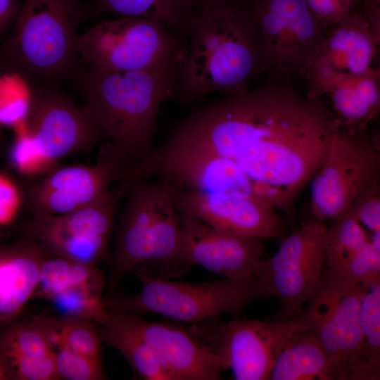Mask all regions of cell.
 <instances>
[{
	"mask_svg": "<svg viewBox=\"0 0 380 380\" xmlns=\"http://www.w3.org/2000/svg\"><path fill=\"white\" fill-rule=\"evenodd\" d=\"M103 286L80 284L68 286L51 296L50 301L63 315L105 324L110 316L102 297Z\"/></svg>",
	"mask_w": 380,
	"mask_h": 380,
	"instance_id": "cell-30",
	"label": "cell"
},
{
	"mask_svg": "<svg viewBox=\"0 0 380 380\" xmlns=\"http://www.w3.org/2000/svg\"><path fill=\"white\" fill-rule=\"evenodd\" d=\"M102 272L96 265L81 263L57 257L44 258L33 298L47 300L68 286L90 284L104 286Z\"/></svg>",
	"mask_w": 380,
	"mask_h": 380,
	"instance_id": "cell-27",
	"label": "cell"
},
{
	"mask_svg": "<svg viewBox=\"0 0 380 380\" xmlns=\"http://www.w3.org/2000/svg\"><path fill=\"white\" fill-rule=\"evenodd\" d=\"M363 352L369 380L380 379V285L365 289L360 307Z\"/></svg>",
	"mask_w": 380,
	"mask_h": 380,
	"instance_id": "cell-31",
	"label": "cell"
},
{
	"mask_svg": "<svg viewBox=\"0 0 380 380\" xmlns=\"http://www.w3.org/2000/svg\"><path fill=\"white\" fill-rule=\"evenodd\" d=\"M270 380H338L335 366L314 336L295 333L286 343L273 367Z\"/></svg>",
	"mask_w": 380,
	"mask_h": 380,
	"instance_id": "cell-22",
	"label": "cell"
},
{
	"mask_svg": "<svg viewBox=\"0 0 380 380\" xmlns=\"http://www.w3.org/2000/svg\"><path fill=\"white\" fill-rule=\"evenodd\" d=\"M304 1L317 19L327 30L343 22L361 3V0Z\"/></svg>",
	"mask_w": 380,
	"mask_h": 380,
	"instance_id": "cell-39",
	"label": "cell"
},
{
	"mask_svg": "<svg viewBox=\"0 0 380 380\" xmlns=\"http://www.w3.org/2000/svg\"><path fill=\"white\" fill-rule=\"evenodd\" d=\"M44 259L33 243L0 253V326L13 319L33 298Z\"/></svg>",
	"mask_w": 380,
	"mask_h": 380,
	"instance_id": "cell-21",
	"label": "cell"
},
{
	"mask_svg": "<svg viewBox=\"0 0 380 380\" xmlns=\"http://www.w3.org/2000/svg\"><path fill=\"white\" fill-rule=\"evenodd\" d=\"M8 379L57 380L55 351L43 356L22 357L5 365Z\"/></svg>",
	"mask_w": 380,
	"mask_h": 380,
	"instance_id": "cell-37",
	"label": "cell"
},
{
	"mask_svg": "<svg viewBox=\"0 0 380 380\" xmlns=\"http://www.w3.org/2000/svg\"><path fill=\"white\" fill-rule=\"evenodd\" d=\"M17 134V139L11 152L14 166L23 173L37 175L53 167L55 162L39 149L27 129Z\"/></svg>",
	"mask_w": 380,
	"mask_h": 380,
	"instance_id": "cell-36",
	"label": "cell"
},
{
	"mask_svg": "<svg viewBox=\"0 0 380 380\" xmlns=\"http://www.w3.org/2000/svg\"><path fill=\"white\" fill-rule=\"evenodd\" d=\"M20 6L19 0H0V36L15 20Z\"/></svg>",
	"mask_w": 380,
	"mask_h": 380,
	"instance_id": "cell-41",
	"label": "cell"
},
{
	"mask_svg": "<svg viewBox=\"0 0 380 380\" xmlns=\"http://www.w3.org/2000/svg\"><path fill=\"white\" fill-rule=\"evenodd\" d=\"M30 232L52 254L72 261L96 265L108 253L110 237L70 233L46 217H35Z\"/></svg>",
	"mask_w": 380,
	"mask_h": 380,
	"instance_id": "cell-23",
	"label": "cell"
},
{
	"mask_svg": "<svg viewBox=\"0 0 380 380\" xmlns=\"http://www.w3.org/2000/svg\"><path fill=\"white\" fill-rule=\"evenodd\" d=\"M61 379L102 380L107 379L101 357L84 355L65 348L54 349Z\"/></svg>",
	"mask_w": 380,
	"mask_h": 380,
	"instance_id": "cell-34",
	"label": "cell"
},
{
	"mask_svg": "<svg viewBox=\"0 0 380 380\" xmlns=\"http://www.w3.org/2000/svg\"><path fill=\"white\" fill-rule=\"evenodd\" d=\"M94 13L82 0H24L1 52L10 72L50 82L71 74L77 28Z\"/></svg>",
	"mask_w": 380,
	"mask_h": 380,
	"instance_id": "cell-4",
	"label": "cell"
},
{
	"mask_svg": "<svg viewBox=\"0 0 380 380\" xmlns=\"http://www.w3.org/2000/svg\"><path fill=\"white\" fill-rule=\"evenodd\" d=\"M20 196L14 184L0 175V224L9 222L20 205Z\"/></svg>",
	"mask_w": 380,
	"mask_h": 380,
	"instance_id": "cell-40",
	"label": "cell"
},
{
	"mask_svg": "<svg viewBox=\"0 0 380 380\" xmlns=\"http://www.w3.org/2000/svg\"><path fill=\"white\" fill-rule=\"evenodd\" d=\"M331 30L305 71L311 98L327 94L373 68L380 40V9L353 11Z\"/></svg>",
	"mask_w": 380,
	"mask_h": 380,
	"instance_id": "cell-13",
	"label": "cell"
},
{
	"mask_svg": "<svg viewBox=\"0 0 380 380\" xmlns=\"http://www.w3.org/2000/svg\"><path fill=\"white\" fill-rule=\"evenodd\" d=\"M32 92L21 75L9 72L0 76V125L12 126L15 132L25 129Z\"/></svg>",
	"mask_w": 380,
	"mask_h": 380,
	"instance_id": "cell-33",
	"label": "cell"
},
{
	"mask_svg": "<svg viewBox=\"0 0 380 380\" xmlns=\"http://www.w3.org/2000/svg\"><path fill=\"white\" fill-rule=\"evenodd\" d=\"M327 225L309 221L292 229L276 253L261 258L255 275L266 298H276L279 309L270 319H298L317 286L326 265Z\"/></svg>",
	"mask_w": 380,
	"mask_h": 380,
	"instance_id": "cell-9",
	"label": "cell"
},
{
	"mask_svg": "<svg viewBox=\"0 0 380 380\" xmlns=\"http://www.w3.org/2000/svg\"><path fill=\"white\" fill-rule=\"evenodd\" d=\"M336 129L319 98H304L287 82H276L195 111L165 144L230 159L251 181L254 194L295 229L296 201L322 165Z\"/></svg>",
	"mask_w": 380,
	"mask_h": 380,
	"instance_id": "cell-1",
	"label": "cell"
},
{
	"mask_svg": "<svg viewBox=\"0 0 380 380\" xmlns=\"http://www.w3.org/2000/svg\"><path fill=\"white\" fill-rule=\"evenodd\" d=\"M179 58L135 71L89 67L82 77L87 106L108 137V154L126 180L138 177L153 154L159 109L173 96Z\"/></svg>",
	"mask_w": 380,
	"mask_h": 380,
	"instance_id": "cell-2",
	"label": "cell"
},
{
	"mask_svg": "<svg viewBox=\"0 0 380 380\" xmlns=\"http://www.w3.org/2000/svg\"><path fill=\"white\" fill-rule=\"evenodd\" d=\"M210 317L189 331L236 380H270L274 363L289 338L305 331L301 317L286 322L235 318L227 323Z\"/></svg>",
	"mask_w": 380,
	"mask_h": 380,
	"instance_id": "cell-8",
	"label": "cell"
},
{
	"mask_svg": "<svg viewBox=\"0 0 380 380\" xmlns=\"http://www.w3.org/2000/svg\"><path fill=\"white\" fill-rule=\"evenodd\" d=\"M110 321L144 340L172 380H219L220 360L179 326L151 322L141 316L110 312Z\"/></svg>",
	"mask_w": 380,
	"mask_h": 380,
	"instance_id": "cell-18",
	"label": "cell"
},
{
	"mask_svg": "<svg viewBox=\"0 0 380 380\" xmlns=\"http://www.w3.org/2000/svg\"><path fill=\"white\" fill-rule=\"evenodd\" d=\"M266 69L276 76L305 72L327 30L304 0H250Z\"/></svg>",
	"mask_w": 380,
	"mask_h": 380,
	"instance_id": "cell-11",
	"label": "cell"
},
{
	"mask_svg": "<svg viewBox=\"0 0 380 380\" xmlns=\"http://www.w3.org/2000/svg\"><path fill=\"white\" fill-rule=\"evenodd\" d=\"M364 227L346 212L327 226L326 265L340 276L348 262L369 241Z\"/></svg>",
	"mask_w": 380,
	"mask_h": 380,
	"instance_id": "cell-28",
	"label": "cell"
},
{
	"mask_svg": "<svg viewBox=\"0 0 380 380\" xmlns=\"http://www.w3.org/2000/svg\"><path fill=\"white\" fill-rule=\"evenodd\" d=\"M141 175H159L175 187L197 192L257 197L253 183L234 162L208 152L163 146L153 151Z\"/></svg>",
	"mask_w": 380,
	"mask_h": 380,
	"instance_id": "cell-16",
	"label": "cell"
},
{
	"mask_svg": "<svg viewBox=\"0 0 380 380\" xmlns=\"http://www.w3.org/2000/svg\"><path fill=\"white\" fill-rule=\"evenodd\" d=\"M339 277L365 289L380 285V252L369 240L348 262Z\"/></svg>",
	"mask_w": 380,
	"mask_h": 380,
	"instance_id": "cell-35",
	"label": "cell"
},
{
	"mask_svg": "<svg viewBox=\"0 0 380 380\" xmlns=\"http://www.w3.org/2000/svg\"><path fill=\"white\" fill-rule=\"evenodd\" d=\"M361 3L363 4V9L369 11L379 8L380 0H361Z\"/></svg>",
	"mask_w": 380,
	"mask_h": 380,
	"instance_id": "cell-43",
	"label": "cell"
},
{
	"mask_svg": "<svg viewBox=\"0 0 380 380\" xmlns=\"http://www.w3.org/2000/svg\"><path fill=\"white\" fill-rule=\"evenodd\" d=\"M365 289L327 268L300 317L330 356L338 380H369L363 352L360 307Z\"/></svg>",
	"mask_w": 380,
	"mask_h": 380,
	"instance_id": "cell-6",
	"label": "cell"
},
{
	"mask_svg": "<svg viewBox=\"0 0 380 380\" xmlns=\"http://www.w3.org/2000/svg\"><path fill=\"white\" fill-rule=\"evenodd\" d=\"M337 130L360 139L380 109V71L373 67L363 75L338 84L327 94Z\"/></svg>",
	"mask_w": 380,
	"mask_h": 380,
	"instance_id": "cell-20",
	"label": "cell"
},
{
	"mask_svg": "<svg viewBox=\"0 0 380 380\" xmlns=\"http://www.w3.org/2000/svg\"><path fill=\"white\" fill-rule=\"evenodd\" d=\"M32 320L43 331L53 349L65 348L89 356H101L102 341L94 322L67 315H37Z\"/></svg>",
	"mask_w": 380,
	"mask_h": 380,
	"instance_id": "cell-25",
	"label": "cell"
},
{
	"mask_svg": "<svg viewBox=\"0 0 380 380\" xmlns=\"http://www.w3.org/2000/svg\"><path fill=\"white\" fill-rule=\"evenodd\" d=\"M180 215L179 262L184 272L196 265L225 278L255 275L267 239L222 232L192 214Z\"/></svg>",
	"mask_w": 380,
	"mask_h": 380,
	"instance_id": "cell-15",
	"label": "cell"
},
{
	"mask_svg": "<svg viewBox=\"0 0 380 380\" xmlns=\"http://www.w3.org/2000/svg\"><path fill=\"white\" fill-rule=\"evenodd\" d=\"M28 133L53 162L91 149L105 134L89 107L75 104L58 91L33 90L26 121Z\"/></svg>",
	"mask_w": 380,
	"mask_h": 380,
	"instance_id": "cell-14",
	"label": "cell"
},
{
	"mask_svg": "<svg viewBox=\"0 0 380 380\" xmlns=\"http://www.w3.org/2000/svg\"><path fill=\"white\" fill-rule=\"evenodd\" d=\"M174 94L189 103L213 91L229 96L247 91L251 81L266 70L262 45L248 10L236 6L198 8L185 34Z\"/></svg>",
	"mask_w": 380,
	"mask_h": 380,
	"instance_id": "cell-3",
	"label": "cell"
},
{
	"mask_svg": "<svg viewBox=\"0 0 380 380\" xmlns=\"http://www.w3.org/2000/svg\"><path fill=\"white\" fill-rule=\"evenodd\" d=\"M197 8L213 6H236L246 0H193Z\"/></svg>",
	"mask_w": 380,
	"mask_h": 380,
	"instance_id": "cell-42",
	"label": "cell"
},
{
	"mask_svg": "<svg viewBox=\"0 0 380 380\" xmlns=\"http://www.w3.org/2000/svg\"><path fill=\"white\" fill-rule=\"evenodd\" d=\"M379 152L376 141L351 139L336 129L322 165L310 182V221H331L379 184Z\"/></svg>",
	"mask_w": 380,
	"mask_h": 380,
	"instance_id": "cell-10",
	"label": "cell"
},
{
	"mask_svg": "<svg viewBox=\"0 0 380 380\" xmlns=\"http://www.w3.org/2000/svg\"><path fill=\"white\" fill-rule=\"evenodd\" d=\"M173 197L179 213L192 214L216 230L266 239H279L284 234L286 224L279 211L260 198L201 193L175 186Z\"/></svg>",
	"mask_w": 380,
	"mask_h": 380,
	"instance_id": "cell-17",
	"label": "cell"
},
{
	"mask_svg": "<svg viewBox=\"0 0 380 380\" xmlns=\"http://www.w3.org/2000/svg\"><path fill=\"white\" fill-rule=\"evenodd\" d=\"M8 379V376L6 370L0 360V380Z\"/></svg>",
	"mask_w": 380,
	"mask_h": 380,
	"instance_id": "cell-44",
	"label": "cell"
},
{
	"mask_svg": "<svg viewBox=\"0 0 380 380\" xmlns=\"http://www.w3.org/2000/svg\"><path fill=\"white\" fill-rule=\"evenodd\" d=\"M53 351L43 331L32 320L10 327L0 334V360L4 367L18 358L43 356Z\"/></svg>",
	"mask_w": 380,
	"mask_h": 380,
	"instance_id": "cell-32",
	"label": "cell"
},
{
	"mask_svg": "<svg viewBox=\"0 0 380 380\" xmlns=\"http://www.w3.org/2000/svg\"><path fill=\"white\" fill-rule=\"evenodd\" d=\"M118 196V192L110 191L98 201L71 213L46 217L70 233L110 237Z\"/></svg>",
	"mask_w": 380,
	"mask_h": 380,
	"instance_id": "cell-29",
	"label": "cell"
},
{
	"mask_svg": "<svg viewBox=\"0 0 380 380\" xmlns=\"http://www.w3.org/2000/svg\"><path fill=\"white\" fill-rule=\"evenodd\" d=\"M380 185H374L362 194L347 210L371 233L380 231Z\"/></svg>",
	"mask_w": 380,
	"mask_h": 380,
	"instance_id": "cell-38",
	"label": "cell"
},
{
	"mask_svg": "<svg viewBox=\"0 0 380 380\" xmlns=\"http://www.w3.org/2000/svg\"><path fill=\"white\" fill-rule=\"evenodd\" d=\"M141 284L134 295L106 299L110 312L141 316L154 312L196 323L222 314L237 315L255 300L266 298L255 275L203 283L178 282L144 272H133Z\"/></svg>",
	"mask_w": 380,
	"mask_h": 380,
	"instance_id": "cell-5",
	"label": "cell"
},
{
	"mask_svg": "<svg viewBox=\"0 0 380 380\" xmlns=\"http://www.w3.org/2000/svg\"><path fill=\"white\" fill-rule=\"evenodd\" d=\"M75 49L81 61L89 67L126 72L177 59L183 48L179 36L158 20L120 16L79 34Z\"/></svg>",
	"mask_w": 380,
	"mask_h": 380,
	"instance_id": "cell-7",
	"label": "cell"
},
{
	"mask_svg": "<svg viewBox=\"0 0 380 380\" xmlns=\"http://www.w3.org/2000/svg\"><path fill=\"white\" fill-rule=\"evenodd\" d=\"M122 177L108 155L95 165L59 168L32 187L30 208L35 217L65 215L101 198L110 184Z\"/></svg>",
	"mask_w": 380,
	"mask_h": 380,
	"instance_id": "cell-19",
	"label": "cell"
},
{
	"mask_svg": "<svg viewBox=\"0 0 380 380\" xmlns=\"http://www.w3.org/2000/svg\"><path fill=\"white\" fill-rule=\"evenodd\" d=\"M128 198L110 258L106 299L114 296L123 277L146 262L153 236L178 211L173 186L166 180L137 179L127 186Z\"/></svg>",
	"mask_w": 380,
	"mask_h": 380,
	"instance_id": "cell-12",
	"label": "cell"
},
{
	"mask_svg": "<svg viewBox=\"0 0 380 380\" xmlns=\"http://www.w3.org/2000/svg\"><path fill=\"white\" fill-rule=\"evenodd\" d=\"M94 13H110L158 20L185 36L189 20L197 9L193 0H94Z\"/></svg>",
	"mask_w": 380,
	"mask_h": 380,
	"instance_id": "cell-24",
	"label": "cell"
},
{
	"mask_svg": "<svg viewBox=\"0 0 380 380\" xmlns=\"http://www.w3.org/2000/svg\"><path fill=\"white\" fill-rule=\"evenodd\" d=\"M97 331L102 343L118 350L139 377L146 380H172L152 348L135 334L109 319L101 324Z\"/></svg>",
	"mask_w": 380,
	"mask_h": 380,
	"instance_id": "cell-26",
	"label": "cell"
}]
</instances>
